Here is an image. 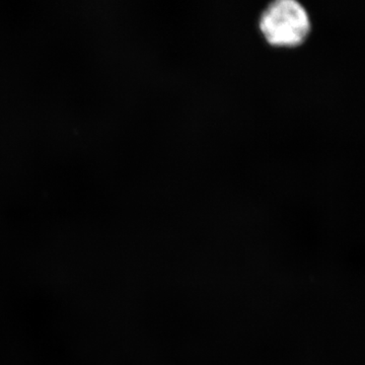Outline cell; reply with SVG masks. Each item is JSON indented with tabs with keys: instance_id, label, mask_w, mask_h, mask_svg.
Listing matches in <instances>:
<instances>
[{
	"instance_id": "cell-1",
	"label": "cell",
	"mask_w": 365,
	"mask_h": 365,
	"mask_svg": "<svg viewBox=\"0 0 365 365\" xmlns=\"http://www.w3.org/2000/svg\"><path fill=\"white\" fill-rule=\"evenodd\" d=\"M259 28L269 45L294 48L304 44L312 30L306 7L295 0H276L262 11Z\"/></svg>"
}]
</instances>
